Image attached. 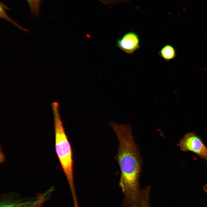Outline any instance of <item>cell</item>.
<instances>
[{"instance_id": "5b68a950", "label": "cell", "mask_w": 207, "mask_h": 207, "mask_svg": "<svg viewBox=\"0 0 207 207\" xmlns=\"http://www.w3.org/2000/svg\"><path fill=\"white\" fill-rule=\"evenodd\" d=\"M38 197V194L28 198H16L12 195L4 196L1 200L0 207H33Z\"/></svg>"}, {"instance_id": "8fae6325", "label": "cell", "mask_w": 207, "mask_h": 207, "mask_svg": "<svg viewBox=\"0 0 207 207\" xmlns=\"http://www.w3.org/2000/svg\"><path fill=\"white\" fill-rule=\"evenodd\" d=\"M205 159L206 160L207 163V156L206 158Z\"/></svg>"}, {"instance_id": "277c9868", "label": "cell", "mask_w": 207, "mask_h": 207, "mask_svg": "<svg viewBox=\"0 0 207 207\" xmlns=\"http://www.w3.org/2000/svg\"><path fill=\"white\" fill-rule=\"evenodd\" d=\"M139 43L138 34L131 32L126 33L121 39H118L116 45L121 50L129 54L133 53L140 47Z\"/></svg>"}, {"instance_id": "9c48e42d", "label": "cell", "mask_w": 207, "mask_h": 207, "mask_svg": "<svg viewBox=\"0 0 207 207\" xmlns=\"http://www.w3.org/2000/svg\"><path fill=\"white\" fill-rule=\"evenodd\" d=\"M31 12L36 16L39 14L40 3L41 0H26Z\"/></svg>"}, {"instance_id": "52a82bcc", "label": "cell", "mask_w": 207, "mask_h": 207, "mask_svg": "<svg viewBox=\"0 0 207 207\" xmlns=\"http://www.w3.org/2000/svg\"><path fill=\"white\" fill-rule=\"evenodd\" d=\"M9 9L8 7L4 5L2 2H0V17L2 18L5 19L8 21L11 22L12 24L16 26L19 29L25 31H27L28 30L25 29L20 26L15 21L13 20L8 16L5 10Z\"/></svg>"}, {"instance_id": "30bf717a", "label": "cell", "mask_w": 207, "mask_h": 207, "mask_svg": "<svg viewBox=\"0 0 207 207\" xmlns=\"http://www.w3.org/2000/svg\"><path fill=\"white\" fill-rule=\"evenodd\" d=\"M205 190L206 193L207 195V184H206V186H205Z\"/></svg>"}, {"instance_id": "7a4b0ae2", "label": "cell", "mask_w": 207, "mask_h": 207, "mask_svg": "<svg viewBox=\"0 0 207 207\" xmlns=\"http://www.w3.org/2000/svg\"><path fill=\"white\" fill-rule=\"evenodd\" d=\"M55 134L56 152L68 181L73 198H76L74 186L73 162L72 147L61 120L59 105L56 102L51 103Z\"/></svg>"}, {"instance_id": "ba28073f", "label": "cell", "mask_w": 207, "mask_h": 207, "mask_svg": "<svg viewBox=\"0 0 207 207\" xmlns=\"http://www.w3.org/2000/svg\"><path fill=\"white\" fill-rule=\"evenodd\" d=\"M52 191V190L49 189L43 193H39L38 199L33 207H43L44 204L48 200Z\"/></svg>"}, {"instance_id": "3957f363", "label": "cell", "mask_w": 207, "mask_h": 207, "mask_svg": "<svg viewBox=\"0 0 207 207\" xmlns=\"http://www.w3.org/2000/svg\"><path fill=\"white\" fill-rule=\"evenodd\" d=\"M179 146L182 151L192 152L204 159L207 156V147L201 139L193 133L185 135L180 140Z\"/></svg>"}, {"instance_id": "8992f818", "label": "cell", "mask_w": 207, "mask_h": 207, "mask_svg": "<svg viewBox=\"0 0 207 207\" xmlns=\"http://www.w3.org/2000/svg\"><path fill=\"white\" fill-rule=\"evenodd\" d=\"M159 54L166 61H168L175 58L176 51L172 46L167 45L162 48L159 52Z\"/></svg>"}, {"instance_id": "6da1fadb", "label": "cell", "mask_w": 207, "mask_h": 207, "mask_svg": "<svg viewBox=\"0 0 207 207\" xmlns=\"http://www.w3.org/2000/svg\"><path fill=\"white\" fill-rule=\"evenodd\" d=\"M118 142L115 159L121 171L119 186L124 195L122 205L124 207H141L142 190L139 177L142 160L139 147L133 136L131 126L110 122Z\"/></svg>"}]
</instances>
